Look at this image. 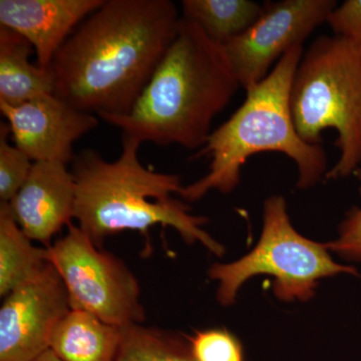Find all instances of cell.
I'll return each mask as SVG.
<instances>
[{
    "label": "cell",
    "instance_id": "cell-4",
    "mask_svg": "<svg viewBox=\"0 0 361 361\" xmlns=\"http://www.w3.org/2000/svg\"><path fill=\"white\" fill-rule=\"evenodd\" d=\"M303 54L302 45L289 49L265 80L246 90L245 101L229 120L211 133L195 155L211 159L208 174L182 187L184 200H200L214 190L230 193L238 186L247 161L264 152L283 154L295 163L300 190L314 187L326 175L324 149L304 142L292 118L291 85Z\"/></svg>",
    "mask_w": 361,
    "mask_h": 361
},
{
    "label": "cell",
    "instance_id": "cell-2",
    "mask_svg": "<svg viewBox=\"0 0 361 361\" xmlns=\"http://www.w3.org/2000/svg\"><path fill=\"white\" fill-rule=\"evenodd\" d=\"M221 45L180 16L177 35L127 116L104 122L142 142L201 149L240 89Z\"/></svg>",
    "mask_w": 361,
    "mask_h": 361
},
{
    "label": "cell",
    "instance_id": "cell-5",
    "mask_svg": "<svg viewBox=\"0 0 361 361\" xmlns=\"http://www.w3.org/2000/svg\"><path fill=\"white\" fill-rule=\"evenodd\" d=\"M290 108L304 142L322 145L336 130L339 158L325 178L341 179L361 167V44L322 35L304 52L291 85Z\"/></svg>",
    "mask_w": 361,
    "mask_h": 361
},
{
    "label": "cell",
    "instance_id": "cell-14",
    "mask_svg": "<svg viewBox=\"0 0 361 361\" xmlns=\"http://www.w3.org/2000/svg\"><path fill=\"white\" fill-rule=\"evenodd\" d=\"M123 329L80 310H71L54 330L51 349L63 361H115Z\"/></svg>",
    "mask_w": 361,
    "mask_h": 361
},
{
    "label": "cell",
    "instance_id": "cell-7",
    "mask_svg": "<svg viewBox=\"0 0 361 361\" xmlns=\"http://www.w3.org/2000/svg\"><path fill=\"white\" fill-rule=\"evenodd\" d=\"M68 227L63 238L47 247V260L65 283L71 310L85 311L121 329L144 322L141 289L132 271L101 250L78 226Z\"/></svg>",
    "mask_w": 361,
    "mask_h": 361
},
{
    "label": "cell",
    "instance_id": "cell-20",
    "mask_svg": "<svg viewBox=\"0 0 361 361\" xmlns=\"http://www.w3.org/2000/svg\"><path fill=\"white\" fill-rule=\"evenodd\" d=\"M361 196V167L355 172ZM329 251L350 262L361 263V206L353 207L346 213L338 229V237L326 244Z\"/></svg>",
    "mask_w": 361,
    "mask_h": 361
},
{
    "label": "cell",
    "instance_id": "cell-10",
    "mask_svg": "<svg viewBox=\"0 0 361 361\" xmlns=\"http://www.w3.org/2000/svg\"><path fill=\"white\" fill-rule=\"evenodd\" d=\"M11 140L32 161H73V144L99 120L94 114L78 110L56 94L35 97L18 106L0 103Z\"/></svg>",
    "mask_w": 361,
    "mask_h": 361
},
{
    "label": "cell",
    "instance_id": "cell-18",
    "mask_svg": "<svg viewBox=\"0 0 361 361\" xmlns=\"http://www.w3.org/2000/svg\"><path fill=\"white\" fill-rule=\"evenodd\" d=\"M7 123L0 126V200L9 203L25 184L33 161L25 153L9 144Z\"/></svg>",
    "mask_w": 361,
    "mask_h": 361
},
{
    "label": "cell",
    "instance_id": "cell-19",
    "mask_svg": "<svg viewBox=\"0 0 361 361\" xmlns=\"http://www.w3.org/2000/svg\"><path fill=\"white\" fill-rule=\"evenodd\" d=\"M195 361H245L241 342L225 329H207L187 337Z\"/></svg>",
    "mask_w": 361,
    "mask_h": 361
},
{
    "label": "cell",
    "instance_id": "cell-15",
    "mask_svg": "<svg viewBox=\"0 0 361 361\" xmlns=\"http://www.w3.org/2000/svg\"><path fill=\"white\" fill-rule=\"evenodd\" d=\"M180 6L182 18L221 47L246 32L264 11V4L250 0H183Z\"/></svg>",
    "mask_w": 361,
    "mask_h": 361
},
{
    "label": "cell",
    "instance_id": "cell-17",
    "mask_svg": "<svg viewBox=\"0 0 361 361\" xmlns=\"http://www.w3.org/2000/svg\"><path fill=\"white\" fill-rule=\"evenodd\" d=\"M115 361H195L188 341L140 324L123 327Z\"/></svg>",
    "mask_w": 361,
    "mask_h": 361
},
{
    "label": "cell",
    "instance_id": "cell-16",
    "mask_svg": "<svg viewBox=\"0 0 361 361\" xmlns=\"http://www.w3.org/2000/svg\"><path fill=\"white\" fill-rule=\"evenodd\" d=\"M47 248L32 245L7 203L0 205V295L39 274L49 264Z\"/></svg>",
    "mask_w": 361,
    "mask_h": 361
},
{
    "label": "cell",
    "instance_id": "cell-21",
    "mask_svg": "<svg viewBox=\"0 0 361 361\" xmlns=\"http://www.w3.org/2000/svg\"><path fill=\"white\" fill-rule=\"evenodd\" d=\"M327 23L334 35L361 44V0H346L337 4Z\"/></svg>",
    "mask_w": 361,
    "mask_h": 361
},
{
    "label": "cell",
    "instance_id": "cell-11",
    "mask_svg": "<svg viewBox=\"0 0 361 361\" xmlns=\"http://www.w3.org/2000/svg\"><path fill=\"white\" fill-rule=\"evenodd\" d=\"M7 204L26 236L47 248L75 218V179L65 163L33 161L27 180Z\"/></svg>",
    "mask_w": 361,
    "mask_h": 361
},
{
    "label": "cell",
    "instance_id": "cell-3",
    "mask_svg": "<svg viewBox=\"0 0 361 361\" xmlns=\"http://www.w3.org/2000/svg\"><path fill=\"white\" fill-rule=\"evenodd\" d=\"M142 142L123 134L122 153L114 161L84 149L73 160L75 183V219L97 247L111 235L137 231L148 237L156 225L172 227L188 244L199 242L214 255L224 247L203 229L206 218L191 214L171 197L182 189L179 176L146 168L137 153Z\"/></svg>",
    "mask_w": 361,
    "mask_h": 361
},
{
    "label": "cell",
    "instance_id": "cell-22",
    "mask_svg": "<svg viewBox=\"0 0 361 361\" xmlns=\"http://www.w3.org/2000/svg\"><path fill=\"white\" fill-rule=\"evenodd\" d=\"M32 361H63L61 360V358L59 357L54 351L51 350V348L47 349V351H44L42 355L37 356L35 360Z\"/></svg>",
    "mask_w": 361,
    "mask_h": 361
},
{
    "label": "cell",
    "instance_id": "cell-13",
    "mask_svg": "<svg viewBox=\"0 0 361 361\" xmlns=\"http://www.w3.org/2000/svg\"><path fill=\"white\" fill-rule=\"evenodd\" d=\"M32 45L23 35L0 26V103L18 106L54 94L51 68L32 65Z\"/></svg>",
    "mask_w": 361,
    "mask_h": 361
},
{
    "label": "cell",
    "instance_id": "cell-1",
    "mask_svg": "<svg viewBox=\"0 0 361 361\" xmlns=\"http://www.w3.org/2000/svg\"><path fill=\"white\" fill-rule=\"evenodd\" d=\"M170 0H104L56 52L54 94L104 116H127L178 32Z\"/></svg>",
    "mask_w": 361,
    "mask_h": 361
},
{
    "label": "cell",
    "instance_id": "cell-8",
    "mask_svg": "<svg viewBox=\"0 0 361 361\" xmlns=\"http://www.w3.org/2000/svg\"><path fill=\"white\" fill-rule=\"evenodd\" d=\"M336 6L334 0L266 2L262 16L246 32L222 45L240 87L248 90L265 80L273 63L302 45Z\"/></svg>",
    "mask_w": 361,
    "mask_h": 361
},
{
    "label": "cell",
    "instance_id": "cell-9",
    "mask_svg": "<svg viewBox=\"0 0 361 361\" xmlns=\"http://www.w3.org/2000/svg\"><path fill=\"white\" fill-rule=\"evenodd\" d=\"M71 310L58 271L49 263L4 297L0 308V361H32L51 348L54 330Z\"/></svg>",
    "mask_w": 361,
    "mask_h": 361
},
{
    "label": "cell",
    "instance_id": "cell-6",
    "mask_svg": "<svg viewBox=\"0 0 361 361\" xmlns=\"http://www.w3.org/2000/svg\"><path fill=\"white\" fill-rule=\"evenodd\" d=\"M329 252L326 244L299 234L291 224L283 197L272 196L263 206L262 233L257 245L235 262L216 263L209 276L219 282L217 299L225 306L235 302L242 285L260 274L274 278L273 291L280 300L308 301L323 278L358 275L353 266L336 263Z\"/></svg>",
    "mask_w": 361,
    "mask_h": 361
},
{
    "label": "cell",
    "instance_id": "cell-12",
    "mask_svg": "<svg viewBox=\"0 0 361 361\" xmlns=\"http://www.w3.org/2000/svg\"><path fill=\"white\" fill-rule=\"evenodd\" d=\"M104 0H0V26L32 45L37 65L49 68L73 28Z\"/></svg>",
    "mask_w": 361,
    "mask_h": 361
}]
</instances>
